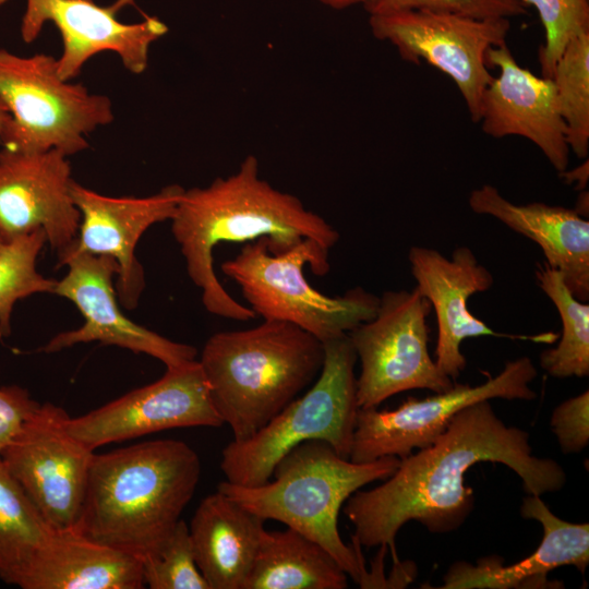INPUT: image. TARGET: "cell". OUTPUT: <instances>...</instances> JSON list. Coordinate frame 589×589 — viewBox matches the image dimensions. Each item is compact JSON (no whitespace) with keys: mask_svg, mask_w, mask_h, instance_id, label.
<instances>
[{"mask_svg":"<svg viewBox=\"0 0 589 589\" xmlns=\"http://www.w3.org/2000/svg\"><path fill=\"white\" fill-rule=\"evenodd\" d=\"M2 243H3V242L0 240V247L2 245Z\"/></svg>","mask_w":589,"mask_h":589,"instance_id":"74e56055","label":"cell"},{"mask_svg":"<svg viewBox=\"0 0 589 589\" xmlns=\"http://www.w3.org/2000/svg\"><path fill=\"white\" fill-rule=\"evenodd\" d=\"M486 62L497 67L500 75L481 97L479 122L483 132L495 139L525 137L538 146L555 170H566L569 146L553 80L520 67L506 44L492 47Z\"/></svg>","mask_w":589,"mask_h":589,"instance_id":"d6986e66","label":"cell"},{"mask_svg":"<svg viewBox=\"0 0 589 589\" xmlns=\"http://www.w3.org/2000/svg\"><path fill=\"white\" fill-rule=\"evenodd\" d=\"M134 0H117L99 5L94 0H26L21 21V37L33 43L44 25L51 22L62 38V53L57 59L61 79L71 81L84 64L104 51L118 55L123 67L133 74L148 65L149 47L167 32V25L155 16L137 23H123L119 11Z\"/></svg>","mask_w":589,"mask_h":589,"instance_id":"9a60e30c","label":"cell"},{"mask_svg":"<svg viewBox=\"0 0 589 589\" xmlns=\"http://www.w3.org/2000/svg\"><path fill=\"white\" fill-rule=\"evenodd\" d=\"M325 359L312 387L293 399L247 440H232L221 452L227 482L256 486L272 478L278 460L306 441H324L349 459L358 402L354 365L358 360L348 334L324 342Z\"/></svg>","mask_w":589,"mask_h":589,"instance_id":"8992f818","label":"cell"},{"mask_svg":"<svg viewBox=\"0 0 589 589\" xmlns=\"http://www.w3.org/2000/svg\"><path fill=\"white\" fill-rule=\"evenodd\" d=\"M551 79L569 149L585 159L589 152V31L566 45Z\"/></svg>","mask_w":589,"mask_h":589,"instance_id":"4316f807","label":"cell"},{"mask_svg":"<svg viewBox=\"0 0 589 589\" xmlns=\"http://www.w3.org/2000/svg\"><path fill=\"white\" fill-rule=\"evenodd\" d=\"M479 462H498L518 474L524 491L541 496L566 483L562 466L532 454L529 434L506 425L489 399L461 409L431 445L400 458L397 469L371 490H357L344 504L361 546L385 544L397 562L395 538L416 520L432 533L457 530L474 506L466 472Z\"/></svg>","mask_w":589,"mask_h":589,"instance_id":"6da1fadb","label":"cell"},{"mask_svg":"<svg viewBox=\"0 0 589 589\" xmlns=\"http://www.w3.org/2000/svg\"><path fill=\"white\" fill-rule=\"evenodd\" d=\"M316 1L334 10H342V9H347L357 4L364 5L368 2V0H316Z\"/></svg>","mask_w":589,"mask_h":589,"instance_id":"e575fe53","label":"cell"},{"mask_svg":"<svg viewBox=\"0 0 589 589\" xmlns=\"http://www.w3.org/2000/svg\"><path fill=\"white\" fill-rule=\"evenodd\" d=\"M47 242L44 230L20 236L0 247V339L11 334V314L17 300L35 293H53L56 283L36 268Z\"/></svg>","mask_w":589,"mask_h":589,"instance_id":"83f0119b","label":"cell"},{"mask_svg":"<svg viewBox=\"0 0 589 589\" xmlns=\"http://www.w3.org/2000/svg\"><path fill=\"white\" fill-rule=\"evenodd\" d=\"M431 309L416 288L385 291L378 297L375 316L348 333L361 363L356 378L359 408L377 407L410 389L443 393L454 386L429 353Z\"/></svg>","mask_w":589,"mask_h":589,"instance_id":"9c48e42d","label":"cell"},{"mask_svg":"<svg viewBox=\"0 0 589 589\" xmlns=\"http://www.w3.org/2000/svg\"><path fill=\"white\" fill-rule=\"evenodd\" d=\"M329 250L304 239L283 254H272L266 238L245 243L221 272L240 288L255 315L264 321L294 324L325 342L348 334L372 320L378 297L361 287L342 296L329 297L315 290L305 279V264L315 275L329 271Z\"/></svg>","mask_w":589,"mask_h":589,"instance_id":"52a82bcc","label":"cell"},{"mask_svg":"<svg viewBox=\"0 0 589 589\" xmlns=\"http://www.w3.org/2000/svg\"><path fill=\"white\" fill-rule=\"evenodd\" d=\"M69 417L59 406L40 404L0 456L52 530L75 527L95 454L69 433Z\"/></svg>","mask_w":589,"mask_h":589,"instance_id":"7c38bea8","label":"cell"},{"mask_svg":"<svg viewBox=\"0 0 589 589\" xmlns=\"http://www.w3.org/2000/svg\"><path fill=\"white\" fill-rule=\"evenodd\" d=\"M142 565L145 587L151 589H211L196 565L189 526L182 519Z\"/></svg>","mask_w":589,"mask_h":589,"instance_id":"f1b7e54d","label":"cell"},{"mask_svg":"<svg viewBox=\"0 0 589 589\" xmlns=\"http://www.w3.org/2000/svg\"><path fill=\"white\" fill-rule=\"evenodd\" d=\"M468 203L474 213L492 216L536 242L544 254L545 263L563 274L573 296L581 302H588V219L564 206L514 204L490 184L473 190Z\"/></svg>","mask_w":589,"mask_h":589,"instance_id":"44dd1931","label":"cell"},{"mask_svg":"<svg viewBox=\"0 0 589 589\" xmlns=\"http://www.w3.org/2000/svg\"><path fill=\"white\" fill-rule=\"evenodd\" d=\"M532 5L544 28L545 41L539 49L542 76L551 77L566 45L589 31L588 0H520Z\"/></svg>","mask_w":589,"mask_h":589,"instance_id":"f546056e","label":"cell"},{"mask_svg":"<svg viewBox=\"0 0 589 589\" xmlns=\"http://www.w3.org/2000/svg\"><path fill=\"white\" fill-rule=\"evenodd\" d=\"M588 159L579 167L573 170H564L560 175L565 179L567 183H577L576 188L585 190L588 181Z\"/></svg>","mask_w":589,"mask_h":589,"instance_id":"836d02e7","label":"cell"},{"mask_svg":"<svg viewBox=\"0 0 589 589\" xmlns=\"http://www.w3.org/2000/svg\"><path fill=\"white\" fill-rule=\"evenodd\" d=\"M400 458L385 456L353 462L324 441H306L284 455L272 477L256 486L224 481L217 490L264 520L274 519L322 545L346 574L359 582L365 572L361 544L347 545L338 530L340 508L357 490L385 480Z\"/></svg>","mask_w":589,"mask_h":589,"instance_id":"5b68a950","label":"cell"},{"mask_svg":"<svg viewBox=\"0 0 589 589\" xmlns=\"http://www.w3.org/2000/svg\"><path fill=\"white\" fill-rule=\"evenodd\" d=\"M200 477V457L182 441H146L94 454L73 529L143 560L170 536Z\"/></svg>","mask_w":589,"mask_h":589,"instance_id":"3957f363","label":"cell"},{"mask_svg":"<svg viewBox=\"0 0 589 589\" xmlns=\"http://www.w3.org/2000/svg\"><path fill=\"white\" fill-rule=\"evenodd\" d=\"M10 118L9 111L4 104L0 100V127L5 123Z\"/></svg>","mask_w":589,"mask_h":589,"instance_id":"d590c367","label":"cell"},{"mask_svg":"<svg viewBox=\"0 0 589 589\" xmlns=\"http://www.w3.org/2000/svg\"><path fill=\"white\" fill-rule=\"evenodd\" d=\"M264 522L218 490L201 501L189 531L196 565L211 589H244Z\"/></svg>","mask_w":589,"mask_h":589,"instance_id":"7402d4cb","label":"cell"},{"mask_svg":"<svg viewBox=\"0 0 589 589\" xmlns=\"http://www.w3.org/2000/svg\"><path fill=\"white\" fill-rule=\"evenodd\" d=\"M70 190L81 223L79 235L67 248L113 259L119 265L117 297L123 306L135 308L145 287L136 244L151 226L172 218L184 189L171 184L146 197H112L72 180Z\"/></svg>","mask_w":589,"mask_h":589,"instance_id":"e0dca14e","label":"cell"},{"mask_svg":"<svg viewBox=\"0 0 589 589\" xmlns=\"http://www.w3.org/2000/svg\"><path fill=\"white\" fill-rule=\"evenodd\" d=\"M324 342L301 327L264 321L247 329L218 332L199 363L212 402L236 441L268 423L320 375Z\"/></svg>","mask_w":589,"mask_h":589,"instance_id":"277c9868","label":"cell"},{"mask_svg":"<svg viewBox=\"0 0 589 589\" xmlns=\"http://www.w3.org/2000/svg\"><path fill=\"white\" fill-rule=\"evenodd\" d=\"M142 560L74 529L53 530L22 589H141Z\"/></svg>","mask_w":589,"mask_h":589,"instance_id":"603a6c76","label":"cell"},{"mask_svg":"<svg viewBox=\"0 0 589 589\" xmlns=\"http://www.w3.org/2000/svg\"><path fill=\"white\" fill-rule=\"evenodd\" d=\"M39 406L26 388L0 386V456Z\"/></svg>","mask_w":589,"mask_h":589,"instance_id":"d6a6232c","label":"cell"},{"mask_svg":"<svg viewBox=\"0 0 589 589\" xmlns=\"http://www.w3.org/2000/svg\"><path fill=\"white\" fill-rule=\"evenodd\" d=\"M199 361L167 368L157 381L67 421L71 435L92 450L108 443L180 428H220Z\"/></svg>","mask_w":589,"mask_h":589,"instance_id":"4fadbf2b","label":"cell"},{"mask_svg":"<svg viewBox=\"0 0 589 589\" xmlns=\"http://www.w3.org/2000/svg\"><path fill=\"white\" fill-rule=\"evenodd\" d=\"M71 166L60 151L0 149V240L44 230L58 252L77 236L81 213L71 195Z\"/></svg>","mask_w":589,"mask_h":589,"instance_id":"2e32d148","label":"cell"},{"mask_svg":"<svg viewBox=\"0 0 589 589\" xmlns=\"http://www.w3.org/2000/svg\"><path fill=\"white\" fill-rule=\"evenodd\" d=\"M369 15L404 10L448 12L473 19H509L528 12L520 0H368Z\"/></svg>","mask_w":589,"mask_h":589,"instance_id":"4dcf8cb0","label":"cell"},{"mask_svg":"<svg viewBox=\"0 0 589 589\" xmlns=\"http://www.w3.org/2000/svg\"><path fill=\"white\" fill-rule=\"evenodd\" d=\"M52 531L0 458V581L23 588Z\"/></svg>","mask_w":589,"mask_h":589,"instance_id":"d4e9b609","label":"cell"},{"mask_svg":"<svg viewBox=\"0 0 589 589\" xmlns=\"http://www.w3.org/2000/svg\"><path fill=\"white\" fill-rule=\"evenodd\" d=\"M539 287L555 305L563 325L555 348L541 352L540 366L551 376L585 377L589 375V304L576 299L563 274L545 262L536 271Z\"/></svg>","mask_w":589,"mask_h":589,"instance_id":"484cf974","label":"cell"},{"mask_svg":"<svg viewBox=\"0 0 589 589\" xmlns=\"http://www.w3.org/2000/svg\"><path fill=\"white\" fill-rule=\"evenodd\" d=\"M348 575L322 545L294 529L264 530L244 589H346Z\"/></svg>","mask_w":589,"mask_h":589,"instance_id":"cb8c5ba5","label":"cell"},{"mask_svg":"<svg viewBox=\"0 0 589 589\" xmlns=\"http://www.w3.org/2000/svg\"><path fill=\"white\" fill-rule=\"evenodd\" d=\"M259 160L248 155L238 170L205 188L184 190L171 220V232L187 272L202 290L207 312L245 322L255 313L233 299L214 271L213 251L221 242L266 238L272 254H283L304 239L330 250L339 233L294 195L260 177Z\"/></svg>","mask_w":589,"mask_h":589,"instance_id":"7a4b0ae2","label":"cell"},{"mask_svg":"<svg viewBox=\"0 0 589 589\" xmlns=\"http://www.w3.org/2000/svg\"><path fill=\"white\" fill-rule=\"evenodd\" d=\"M9 0H0V7H2L3 4H5Z\"/></svg>","mask_w":589,"mask_h":589,"instance_id":"8d00e7d4","label":"cell"},{"mask_svg":"<svg viewBox=\"0 0 589 589\" xmlns=\"http://www.w3.org/2000/svg\"><path fill=\"white\" fill-rule=\"evenodd\" d=\"M0 100L10 118L0 145L19 152L57 149L67 156L86 149V135L113 120L111 100L61 79L57 59L19 56L0 48Z\"/></svg>","mask_w":589,"mask_h":589,"instance_id":"ba28073f","label":"cell"},{"mask_svg":"<svg viewBox=\"0 0 589 589\" xmlns=\"http://www.w3.org/2000/svg\"><path fill=\"white\" fill-rule=\"evenodd\" d=\"M62 265L69 267L68 273L57 280L53 294L72 301L84 317V324L56 335L38 351L52 353L77 344L98 341L134 353L148 354L161 361L166 368L180 366L195 360V347L149 330L120 311L112 284L119 273V265L113 259L65 248L59 252L58 267Z\"/></svg>","mask_w":589,"mask_h":589,"instance_id":"5bb4252c","label":"cell"},{"mask_svg":"<svg viewBox=\"0 0 589 589\" xmlns=\"http://www.w3.org/2000/svg\"><path fill=\"white\" fill-rule=\"evenodd\" d=\"M375 38L394 45L399 56L420 60L448 75L457 85L473 122L480 119V101L492 82L486 53L506 44L509 19H473L448 12L404 10L370 15Z\"/></svg>","mask_w":589,"mask_h":589,"instance_id":"30bf717a","label":"cell"},{"mask_svg":"<svg viewBox=\"0 0 589 589\" xmlns=\"http://www.w3.org/2000/svg\"><path fill=\"white\" fill-rule=\"evenodd\" d=\"M550 425L565 455L582 452L589 444V392L561 402L551 416Z\"/></svg>","mask_w":589,"mask_h":589,"instance_id":"1f68e13d","label":"cell"},{"mask_svg":"<svg viewBox=\"0 0 589 589\" xmlns=\"http://www.w3.org/2000/svg\"><path fill=\"white\" fill-rule=\"evenodd\" d=\"M520 514L539 521L543 537L532 554L504 566L500 556L482 557L476 565L457 562L443 578L444 589L550 588L548 574L561 566H574L585 574L589 564V524L565 521L554 515L538 495L522 500Z\"/></svg>","mask_w":589,"mask_h":589,"instance_id":"ffe728a7","label":"cell"},{"mask_svg":"<svg viewBox=\"0 0 589 589\" xmlns=\"http://www.w3.org/2000/svg\"><path fill=\"white\" fill-rule=\"evenodd\" d=\"M408 260L417 281L416 289L435 311L437 342L434 361L453 381L466 368L460 346L467 338L494 336L541 342L554 340L555 335L551 333L532 337L496 333L470 312L467 306L469 298L489 290L494 279L469 248H457L448 259L434 249L412 247Z\"/></svg>","mask_w":589,"mask_h":589,"instance_id":"ac0fdd59","label":"cell"},{"mask_svg":"<svg viewBox=\"0 0 589 589\" xmlns=\"http://www.w3.org/2000/svg\"><path fill=\"white\" fill-rule=\"evenodd\" d=\"M537 374L530 358L520 357L506 362L496 376L477 386L454 384L434 396L408 397L392 410L359 408L349 459L368 462L385 456L404 458L431 445L457 412L481 400H532L537 394L529 384Z\"/></svg>","mask_w":589,"mask_h":589,"instance_id":"8fae6325","label":"cell"}]
</instances>
